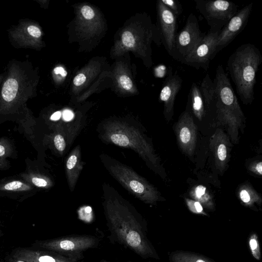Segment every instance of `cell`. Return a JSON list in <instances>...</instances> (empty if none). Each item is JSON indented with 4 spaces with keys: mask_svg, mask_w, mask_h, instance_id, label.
Segmentation results:
<instances>
[{
    "mask_svg": "<svg viewBox=\"0 0 262 262\" xmlns=\"http://www.w3.org/2000/svg\"><path fill=\"white\" fill-rule=\"evenodd\" d=\"M24 184L18 181H14L6 184L4 186V188L8 190H13L20 189L23 187Z\"/></svg>",
    "mask_w": 262,
    "mask_h": 262,
    "instance_id": "cell-29",
    "label": "cell"
},
{
    "mask_svg": "<svg viewBox=\"0 0 262 262\" xmlns=\"http://www.w3.org/2000/svg\"><path fill=\"white\" fill-rule=\"evenodd\" d=\"M238 194L241 201L247 206L251 207L255 204L259 205L261 204L260 196L251 186H242L239 189Z\"/></svg>",
    "mask_w": 262,
    "mask_h": 262,
    "instance_id": "cell-20",
    "label": "cell"
},
{
    "mask_svg": "<svg viewBox=\"0 0 262 262\" xmlns=\"http://www.w3.org/2000/svg\"><path fill=\"white\" fill-rule=\"evenodd\" d=\"M190 195L193 200L198 201L207 209L211 210L214 209L212 197L204 186L200 185L194 187L191 190Z\"/></svg>",
    "mask_w": 262,
    "mask_h": 262,
    "instance_id": "cell-19",
    "label": "cell"
},
{
    "mask_svg": "<svg viewBox=\"0 0 262 262\" xmlns=\"http://www.w3.org/2000/svg\"><path fill=\"white\" fill-rule=\"evenodd\" d=\"M250 170L256 174H262V162L259 161L251 165Z\"/></svg>",
    "mask_w": 262,
    "mask_h": 262,
    "instance_id": "cell-31",
    "label": "cell"
},
{
    "mask_svg": "<svg viewBox=\"0 0 262 262\" xmlns=\"http://www.w3.org/2000/svg\"><path fill=\"white\" fill-rule=\"evenodd\" d=\"M100 262H110V261H108L105 260H102Z\"/></svg>",
    "mask_w": 262,
    "mask_h": 262,
    "instance_id": "cell-39",
    "label": "cell"
},
{
    "mask_svg": "<svg viewBox=\"0 0 262 262\" xmlns=\"http://www.w3.org/2000/svg\"><path fill=\"white\" fill-rule=\"evenodd\" d=\"M219 33L220 31L209 30L185 58L183 63L196 69L202 68L207 71L210 61L214 57V52Z\"/></svg>",
    "mask_w": 262,
    "mask_h": 262,
    "instance_id": "cell-9",
    "label": "cell"
},
{
    "mask_svg": "<svg viewBox=\"0 0 262 262\" xmlns=\"http://www.w3.org/2000/svg\"><path fill=\"white\" fill-rule=\"evenodd\" d=\"M83 16L86 19H92L95 15L93 9L89 6H84L81 10Z\"/></svg>",
    "mask_w": 262,
    "mask_h": 262,
    "instance_id": "cell-28",
    "label": "cell"
},
{
    "mask_svg": "<svg viewBox=\"0 0 262 262\" xmlns=\"http://www.w3.org/2000/svg\"><path fill=\"white\" fill-rule=\"evenodd\" d=\"M191 108V115H193L199 121H202L208 114L204 104L200 86L195 82L192 83L188 95V103Z\"/></svg>",
    "mask_w": 262,
    "mask_h": 262,
    "instance_id": "cell-17",
    "label": "cell"
},
{
    "mask_svg": "<svg viewBox=\"0 0 262 262\" xmlns=\"http://www.w3.org/2000/svg\"><path fill=\"white\" fill-rule=\"evenodd\" d=\"M122 41L124 45L132 48L135 43V40L132 33L129 31H125L122 35Z\"/></svg>",
    "mask_w": 262,
    "mask_h": 262,
    "instance_id": "cell-25",
    "label": "cell"
},
{
    "mask_svg": "<svg viewBox=\"0 0 262 262\" xmlns=\"http://www.w3.org/2000/svg\"><path fill=\"white\" fill-rule=\"evenodd\" d=\"M5 147L3 146L0 145V156H3L5 154Z\"/></svg>",
    "mask_w": 262,
    "mask_h": 262,
    "instance_id": "cell-37",
    "label": "cell"
},
{
    "mask_svg": "<svg viewBox=\"0 0 262 262\" xmlns=\"http://www.w3.org/2000/svg\"><path fill=\"white\" fill-rule=\"evenodd\" d=\"M99 241L90 235H70L52 239L37 241L38 247L79 261L84 251L97 247Z\"/></svg>",
    "mask_w": 262,
    "mask_h": 262,
    "instance_id": "cell-6",
    "label": "cell"
},
{
    "mask_svg": "<svg viewBox=\"0 0 262 262\" xmlns=\"http://www.w3.org/2000/svg\"><path fill=\"white\" fill-rule=\"evenodd\" d=\"M249 245L252 256L257 260H260L261 253L257 235L253 233L249 238Z\"/></svg>",
    "mask_w": 262,
    "mask_h": 262,
    "instance_id": "cell-22",
    "label": "cell"
},
{
    "mask_svg": "<svg viewBox=\"0 0 262 262\" xmlns=\"http://www.w3.org/2000/svg\"><path fill=\"white\" fill-rule=\"evenodd\" d=\"M215 165L221 172L226 168L230 159L231 143L229 137L220 128H217L210 140Z\"/></svg>",
    "mask_w": 262,
    "mask_h": 262,
    "instance_id": "cell-13",
    "label": "cell"
},
{
    "mask_svg": "<svg viewBox=\"0 0 262 262\" xmlns=\"http://www.w3.org/2000/svg\"><path fill=\"white\" fill-rule=\"evenodd\" d=\"M196 9L206 19L210 29L220 31L237 12V6L225 0H194Z\"/></svg>",
    "mask_w": 262,
    "mask_h": 262,
    "instance_id": "cell-7",
    "label": "cell"
},
{
    "mask_svg": "<svg viewBox=\"0 0 262 262\" xmlns=\"http://www.w3.org/2000/svg\"><path fill=\"white\" fill-rule=\"evenodd\" d=\"M32 183L36 186L40 187H45L48 185V182L43 179L39 178H33L32 179Z\"/></svg>",
    "mask_w": 262,
    "mask_h": 262,
    "instance_id": "cell-32",
    "label": "cell"
},
{
    "mask_svg": "<svg viewBox=\"0 0 262 262\" xmlns=\"http://www.w3.org/2000/svg\"><path fill=\"white\" fill-rule=\"evenodd\" d=\"M54 143L56 149L62 152L66 148V142L62 136L60 134L56 135L54 139Z\"/></svg>",
    "mask_w": 262,
    "mask_h": 262,
    "instance_id": "cell-26",
    "label": "cell"
},
{
    "mask_svg": "<svg viewBox=\"0 0 262 262\" xmlns=\"http://www.w3.org/2000/svg\"><path fill=\"white\" fill-rule=\"evenodd\" d=\"M186 204L189 210L193 213L208 215L204 211L203 206L198 201L189 199H185Z\"/></svg>",
    "mask_w": 262,
    "mask_h": 262,
    "instance_id": "cell-24",
    "label": "cell"
},
{
    "mask_svg": "<svg viewBox=\"0 0 262 262\" xmlns=\"http://www.w3.org/2000/svg\"><path fill=\"white\" fill-rule=\"evenodd\" d=\"M74 115L72 111L65 110L63 112V118L66 121H70L73 118Z\"/></svg>",
    "mask_w": 262,
    "mask_h": 262,
    "instance_id": "cell-34",
    "label": "cell"
},
{
    "mask_svg": "<svg viewBox=\"0 0 262 262\" xmlns=\"http://www.w3.org/2000/svg\"><path fill=\"white\" fill-rule=\"evenodd\" d=\"M54 72L56 74H60L62 77H65L67 75V72L61 67H58L54 69Z\"/></svg>",
    "mask_w": 262,
    "mask_h": 262,
    "instance_id": "cell-35",
    "label": "cell"
},
{
    "mask_svg": "<svg viewBox=\"0 0 262 262\" xmlns=\"http://www.w3.org/2000/svg\"><path fill=\"white\" fill-rule=\"evenodd\" d=\"M179 146L187 156H192L195 151L197 140V126L192 116L188 111L180 116L175 126Z\"/></svg>",
    "mask_w": 262,
    "mask_h": 262,
    "instance_id": "cell-12",
    "label": "cell"
},
{
    "mask_svg": "<svg viewBox=\"0 0 262 262\" xmlns=\"http://www.w3.org/2000/svg\"><path fill=\"white\" fill-rule=\"evenodd\" d=\"M14 260H15V261L14 262H26V261L21 260H15V259H14Z\"/></svg>",
    "mask_w": 262,
    "mask_h": 262,
    "instance_id": "cell-38",
    "label": "cell"
},
{
    "mask_svg": "<svg viewBox=\"0 0 262 262\" xmlns=\"http://www.w3.org/2000/svg\"><path fill=\"white\" fill-rule=\"evenodd\" d=\"M18 88V82L15 79H8L4 83L2 88L3 98L7 102L12 101L16 96Z\"/></svg>",
    "mask_w": 262,
    "mask_h": 262,
    "instance_id": "cell-21",
    "label": "cell"
},
{
    "mask_svg": "<svg viewBox=\"0 0 262 262\" xmlns=\"http://www.w3.org/2000/svg\"><path fill=\"white\" fill-rule=\"evenodd\" d=\"M85 76L82 73H80L75 77L73 83L75 85L79 86L82 84L85 81Z\"/></svg>",
    "mask_w": 262,
    "mask_h": 262,
    "instance_id": "cell-33",
    "label": "cell"
},
{
    "mask_svg": "<svg viewBox=\"0 0 262 262\" xmlns=\"http://www.w3.org/2000/svg\"><path fill=\"white\" fill-rule=\"evenodd\" d=\"M101 159L110 174L135 196L150 204L160 201L157 188L129 167L106 155H102Z\"/></svg>",
    "mask_w": 262,
    "mask_h": 262,
    "instance_id": "cell-5",
    "label": "cell"
},
{
    "mask_svg": "<svg viewBox=\"0 0 262 262\" xmlns=\"http://www.w3.org/2000/svg\"><path fill=\"white\" fill-rule=\"evenodd\" d=\"M182 84V79L176 71L167 77L161 90L159 98L164 103V115L167 122L173 117L174 101Z\"/></svg>",
    "mask_w": 262,
    "mask_h": 262,
    "instance_id": "cell-14",
    "label": "cell"
},
{
    "mask_svg": "<svg viewBox=\"0 0 262 262\" xmlns=\"http://www.w3.org/2000/svg\"><path fill=\"white\" fill-rule=\"evenodd\" d=\"M29 34L33 37L38 38L41 36V33L37 27L31 25L27 29Z\"/></svg>",
    "mask_w": 262,
    "mask_h": 262,
    "instance_id": "cell-30",
    "label": "cell"
},
{
    "mask_svg": "<svg viewBox=\"0 0 262 262\" xmlns=\"http://www.w3.org/2000/svg\"><path fill=\"white\" fill-rule=\"evenodd\" d=\"M128 262H132V261H128Z\"/></svg>",
    "mask_w": 262,
    "mask_h": 262,
    "instance_id": "cell-40",
    "label": "cell"
},
{
    "mask_svg": "<svg viewBox=\"0 0 262 262\" xmlns=\"http://www.w3.org/2000/svg\"><path fill=\"white\" fill-rule=\"evenodd\" d=\"M159 22V35L161 42L168 54L175 57L174 43L177 34V16L170 11L161 2L158 4Z\"/></svg>",
    "mask_w": 262,
    "mask_h": 262,
    "instance_id": "cell-11",
    "label": "cell"
},
{
    "mask_svg": "<svg viewBox=\"0 0 262 262\" xmlns=\"http://www.w3.org/2000/svg\"><path fill=\"white\" fill-rule=\"evenodd\" d=\"M216 97L217 122L228 129H235L245 122V117L232 87L229 78L222 65L216 69L213 81Z\"/></svg>",
    "mask_w": 262,
    "mask_h": 262,
    "instance_id": "cell-4",
    "label": "cell"
},
{
    "mask_svg": "<svg viewBox=\"0 0 262 262\" xmlns=\"http://www.w3.org/2000/svg\"><path fill=\"white\" fill-rule=\"evenodd\" d=\"M261 62L260 51L251 43L241 45L228 58L227 69L244 104H250L254 99L256 74Z\"/></svg>",
    "mask_w": 262,
    "mask_h": 262,
    "instance_id": "cell-2",
    "label": "cell"
},
{
    "mask_svg": "<svg viewBox=\"0 0 262 262\" xmlns=\"http://www.w3.org/2000/svg\"><path fill=\"white\" fill-rule=\"evenodd\" d=\"M83 162L81 159L80 147L77 146L71 152L66 162V173L69 186L73 191L76 184Z\"/></svg>",
    "mask_w": 262,
    "mask_h": 262,
    "instance_id": "cell-16",
    "label": "cell"
},
{
    "mask_svg": "<svg viewBox=\"0 0 262 262\" xmlns=\"http://www.w3.org/2000/svg\"><path fill=\"white\" fill-rule=\"evenodd\" d=\"M170 262H214L203 255L184 251H175L169 255Z\"/></svg>",
    "mask_w": 262,
    "mask_h": 262,
    "instance_id": "cell-18",
    "label": "cell"
},
{
    "mask_svg": "<svg viewBox=\"0 0 262 262\" xmlns=\"http://www.w3.org/2000/svg\"><path fill=\"white\" fill-rule=\"evenodd\" d=\"M101 128L100 137L104 141L134 150L151 168L156 169L160 166L152 145L136 127L125 123H112Z\"/></svg>",
    "mask_w": 262,
    "mask_h": 262,
    "instance_id": "cell-3",
    "label": "cell"
},
{
    "mask_svg": "<svg viewBox=\"0 0 262 262\" xmlns=\"http://www.w3.org/2000/svg\"><path fill=\"white\" fill-rule=\"evenodd\" d=\"M204 35L205 34L200 29L197 17L191 13L184 27L177 34L174 43V59L183 63Z\"/></svg>",
    "mask_w": 262,
    "mask_h": 262,
    "instance_id": "cell-8",
    "label": "cell"
},
{
    "mask_svg": "<svg viewBox=\"0 0 262 262\" xmlns=\"http://www.w3.org/2000/svg\"><path fill=\"white\" fill-rule=\"evenodd\" d=\"M120 82L122 86L126 90H130L133 86V83L129 77L122 75L120 78Z\"/></svg>",
    "mask_w": 262,
    "mask_h": 262,
    "instance_id": "cell-27",
    "label": "cell"
},
{
    "mask_svg": "<svg viewBox=\"0 0 262 262\" xmlns=\"http://www.w3.org/2000/svg\"><path fill=\"white\" fill-rule=\"evenodd\" d=\"M104 198L103 209L112 239L143 258L159 259L147 238L146 223L135 208L120 196Z\"/></svg>",
    "mask_w": 262,
    "mask_h": 262,
    "instance_id": "cell-1",
    "label": "cell"
},
{
    "mask_svg": "<svg viewBox=\"0 0 262 262\" xmlns=\"http://www.w3.org/2000/svg\"><path fill=\"white\" fill-rule=\"evenodd\" d=\"M13 257L26 262H79L51 251L27 248L16 250Z\"/></svg>",
    "mask_w": 262,
    "mask_h": 262,
    "instance_id": "cell-15",
    "label": "cell"
},
{
    "mask_svg": "<svg viewBox=\"0 0 262 262\" xmlns=\"http://www.w3.org/2000/svg\"><path fill=\"white\" fill-rule=\"evenodd\" d=\"M253 3H251L242 9L230 19L228 23L221 29L217 36L214 56L227 46L235 37L245 28L252 9Z\"/></svg>",
    "mask_w": 262,
    "mask_h": 262,
    "instance_id": "cell-10",
    "label": "cell"
},
{
    "mask_svg": "<svg viewBox=\"0 0 262 262\" xmlns=\"http://www.w3.org/2000/svg\"><path fill=\"white\" fill-rule=\"evenodd\" d=\"M162 3L176 16H179L182 13L181 4L177 0H161Z\"/></svg>",
    "mask_w": 262,
    "mask_h": 262,
    "instance_id": "cell-23",
    "label": "cell"
},
{
    "mask_svg": "<svg viewBox=\"0 0 262 262\" xmlns=\"http://www.w3.org/2000/svg\"><path fill=\"white\" fill-rule=\"evenodd\" d=\"M61 115V114L60 112H56L51 116L50 119L52 120H57L60 118Z\"/></svg>",
    "mask_w": 262,
    "mask_h": 262,
    "instance_id": "cell-36",
    "label": "cell"
}]
</instances>
